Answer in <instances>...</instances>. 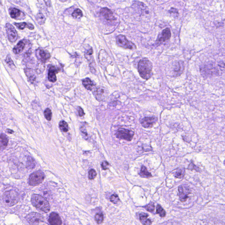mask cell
<instances>
[{"mask_svg":"<svg viewBox=\"0 0 225 225\" xmlns=\"http://www.w3.org/2000/svg\"><path fill=\"white\" fill-rule=\"evenodd\" d=\"M59 127L61 130L64 133H66L68 131V125L65 121H61L59 123Z\"/></svg>","mask_w":225,"mask_h":225,"instance_id":"obj_25","label":"cell"},{"mask_svg":"<svg viewBox=\"0 0 225 225\" xmlns=\"http://www.w3.org/2000/svg\"><path fill=\"white\" fill-rule=\"evenodd\" d=\"M97 173L96 171L94 169H91L88 173V178L89 180H94L97 176Z\"/></svg>","mask_w":225,"mask_h":225,"instance_id":"obj_35","label":"cell"},{"mask_svg":"<svg viewBox=\"0 0 225 225\" xmlns=\"http://www.w3.org/2000/svg\"><path fill=\"white\" fill-rule=\"evenodd\" d=\"M183 70V64L182 62H178L175 65V71L176 74H180L182 73Z\"/></svg>","mask_w":225,"mask_h":225,"instance_id":"obj_26","label":"cell"},{"mask_svg":"<svg viewBox=\"0 0 225 225\" xmlns=\"http://www.w3.org/2000/svg\"><path fill=\"white\" fill-rule=\"evenodd\" d=\"M7 133H10V134H12V133H14L13 131V130H10V129H7Z\"/></svg>","mask_w":225,"mask_h":225,"instance_id":"obj_41","label":"cell"},{"mask_svg":"<svg viewBox=\"0 0 225 225\" xmlns=\"http://www.w3.org/2000/svg\"><path fill=\"white\" fill-rule=\"evenodd\" d=\"M11 17L16 19H23L24 18L25 14L19 9L15 8H11L9 9Z\"/></svg>","mask_w":225,"mask_h":225,"instance_id":"obj_12","label":"cell"},{"mask_svg":"<svg viewBox=\"0 0 225 225\" xmlns=\"http://www.w3.org/2000/svg\"><path fill=\"white\" fill-rule=\"evenodd\" d=\"M3 201L4 204L8 207H11L16 205L19 200L18 193L14 191L5 192L3 195Z\"/></svg>","mask_w":225,"mask_h":225,"instance_id":"obj_3","label":"cell"},{"mask_svg":"<svg viewBox=\"0 0 225 225\" xmlns=\"http://www.w3.org/2000/svg\"><path fill=\"white\" fill-rule=\"evenodd\" d=\"M93 93L96 99L99 101L104 100L108 94L107 90L101 86L97 87Z\"/></svg>","mask_w":225,"mask_h":225,"instance_id":"obj_10","label":"cell"},{"mask_svg":"<svg viewBox=\"0 0 225 225\" xmlns=\"http://www.w3.org/2000/svg\"><path fill=\"white\" fill-rule=\"evenodd\" d=\"M36 19H37L38 23L40 25H42L44 24L45 20V17L43 16V14L41 13H39L36 16Z\"/></svg>","mask_w":225,"mask_h":225,"instance_id":"obj_28","label":"cell"},{"mask_svg":"<svg viewBox=\"0 0 225 225\" xmlns=\"http://www.w3.org/2000/svg\"><path fill=\"white\" fill-rule=\"evenodd\" d=\"M82 84L88 90H92L94 87V84L90 79L86 78L82 81Z\"/></svg>","mask_w":225,"mask_h":225,"instance_id":"obj_21","label":"cell"},{"mask_svg":"<svg viewBox=\"0 0 225 225\" xmlns=\"http://www.w3.org/2000/svg\"><path fill=\"white\" fill-rule=\"evenodd\" d=\"M139 175L141 176L144 178H148L152 176L151 174L148 172L146 167L144 166H142Z\"/></svg>","mask_w":225,"mask_h":225,"instance_id":"obj_23","label":"cell"},{"mask_svg":"<svg viewBox=\"0 0 225 225\" xmlns=\"http://www.w3.org/2000/svg\"><path fill=\"white\" fill-rule=\"evenodd\" d=\"M83 16L82 12L80 9L77 8L73 12L72 16L75 18H80Z\"/></svg>","mask_w":225,"mask_h":225,"instance_id":"obj_29","label":"cell"},{"mask_svg":"<svg viewBox=\"0 0 225 225\" xmlns=\"http://www.w3.org/2000/svg\"><path fill=\"white\" fill-rule=\"evenodd\" d=\"M48 222L51 225H61L62 220L60 216L55 212H52L49 216Z\"/></svg>","mask_w":225,"mask_h":225,"instance_id":"obj_13","label":"cell"},{"mask_svg":"<svg viewBox=\"0 0 225 225\" xmlns=\"http://www.w3.org/2000/svg\"><path fill=\"white\" fill-rule=\"evenodd\" d=\"M171 33L169 28L164 29L158 38V41L159 43H162L169 40L171 38Z\"/></svg>","mask_w":225,"mask_h":225,"instance_id":"obj_15","label":"cell"},{"mask_svg":"<svg viewBox=\"0 0 225 225\" xmlns=\"http://www.w3.org/2000/svg\"><path fill=\"white\" fill-rule=\"evenodd\" d=\"M95 219L98 224H101L103 221V215L102 213L96 214L95 216Z\"/></svg>","mask_w":225,"mask_h":225,"instance_id":"obj_31","label":"cell"},{"mask_svg":"<svg viewBox=\"0 0 225 225\" xmlns=\"http://www.w3.org/2000/svg\"><path fill=\"white\" fill-rule=\"evenodd\" d=\"M26 220L29 224H39L44 221V218L41 214L37 212H32L26 217Z\"/></svg>","mask_w":225,"mask_h":225,"instance_id":"obj_6","label":"cell"},{"mask_svg":"<svg viewBox=\"0 0 225 225\" xmlns=\"http://www.w3.org/2000/svg\"><path fill=\"white\" fill-rule=\"evenodd\" d=\"M66 1H67V0H60V1H61V2H62V3L66 2Z\"/></svg>","mask_w":225,"mask_h":225,"instance_id":"obj_42","label":"cell"},{"mask_svg":"<svg viewBox=\"0 0 225 225\" xmlns=\"http://www.w3.org/2000/svg\"><path fill=\"white\" fill-rule=\"evenodd\" d=\"M15 25L17 28L20 29H24L25 28L32 30L34 29V26L30 24L26 23H15Z\"/></svg>","mask_w":225,"mask_h":225,"instance_id":"obj_20","label":"cell"},{"mask_svg":"<svg viewBox=\"0 0 225 225\" xmlns=\"http://www.w3.org/2000/svg\"><path fill=\"white\" fill-rule=\"evenodd\" d=\"M156 213L159 214L160 217H162V218H163L166 216V212H165L164 210L163 209L162 207L160 205H158V206H157Z\"/></svg>","mask_w":225,"mask_h":225,"instance_id":"obj_27","label":"cell"},{"mask_svg":"<svg viewBox=\"0 0 225 225\" xmlns=\"http://www.w3.org/2000/svg\"><path fill=\"white\" fill-rule=\"evenodd\" d=\"M77 109H78V114H79V116L81 117L85 115V113L84 112V110H83L82 108L81 107H78L77 108Z\"/></svg>","mask_w":225,"mask_h":225,"instance_id":"obj_39","label":"cell"},{"mask_svg":"<svg viewBox=\"0 0 225 225\" xmlns=\"http://www.w3.org/2000/svg\"><path fill=\"white\" fill-rule=\"evenodd\" d=\"M109 166H110V165H109V163L107 161H103L102 163V168L103 170H107L109 169Z\"/></svg>","mask_w":225,"mask_h":225,"instance_id":"obj_38","label":"cell"},{"mask_svg":"<svg viewBox=\"0 0 225 225\" xmlns=\"http://www.w3.org/2000/svg\"><path fill=\"white\" fill-rule=\"evenodd\" d=\"M44 117H45V118L48 121H51V119H52V112L50 109L47 108V109L44 110Z\"/></svg>","mask_w":225,"mask_h":225,"instance_id":"obj_30","label":"cell"},{"mask_svg":"<svg viewBox=\"0 0 225 225\" xmlns=\"http://www.w3.org/2000/svg\"><path fill=\"white\" fill-rule=\"evenodd\" d=\"M45 178V175L41 171H37L31 174L29 177V183L32 186H36L41 184Z\"/></svg>","mask_w":225,"mask_h":225,"instance_id":"obj_4","label":"cell"},{"mask_svg":"<svg viewBox=\"0 0 225 225\" xmlns=\"http://www.w3.org/2000/svg\"><path fill=\"white\" fill-rule=\"evenodd\" d=\"M154 204L153 202H150L147 205V206H145V208L147 211L149 212H153L154 210Z\"/></svg>","mask_w":225,"mask_h":225,"instance_id":"obj_36","label":"cell"},{"mask_svg":"<svg viewBox=\"0 0 225 225\" xmlns=\"http://www.w3.org/2000/svg\"><path fill=\"white\" fill-rule=\"evenodd\" d=\"M6 30L7 32L8 38L11 42H15L18 38V34L13 27L10 24L6 25Z\"/></svg>","mask_w":225,"mask_h":225,"instance_id":"obj_8","label":"cell"},{"mask_svg":"<svg viewBox=\"0 0 225 225\" xmlns=\"http://www.w3.org/2000/svg\"><path fill=\"white\" fill-rule=\"evenodd\" d=\"M152 64L148 59L144 58L139 61L138 71L140 76L144 79L148 80L152 75Z\"/></svg>","mask_w":225,"mask_h":225,"instance_id":"obj_1","label":"cell"},{"mask_svg":"<svg viewBox=\"0 0 225 225\" xmlns=\"http://www.w3.org/2000/svg\"><path fill=\"white\" fill-rule=\"evenodd\" d=\"M100 13L102 16L104 17L107 20L109 21H114L116 20L115 17L113 16L112 11L107 8H101Z\"/></svg>","mask_w":225,"mask_h":225,"instance_id":"obj_14","label":"cell"},{"mask_svg":"<svg viewBox=\"0 0 225 225\" xmlns=\"http://www.w3.org/2000/svg\"><path fill=\"white\" fill-rule=\"evenodd\" d=\"M110 201L112 202L113 204H117L120 201L118 195L116 194H112V196L110 197Z\"/></svg>","mask_w":225,"mask_h":225,"instance_id":"obj_33","label":"cell"},{"mask_svg":"<svg viewBox=\"0 0 225 225\" xmlns=\"http://www.w3.org/2000/svg\"><path fill=\"white\" fill-rule=\"evenodd\" d=\"M157 121L158 119L155 117L144 118L141 121L142 125L145 128H149L153 126Z\"/></svg>","mask_w":225,"mask_h":225,"instance_id":"obj_11","label":"cell"},{"mask_svg":"<svg viewBox=\"0 0 225 225\" xmlns=\"http://www.w3.org/2000/svg\"><path fill=\"white\" fill-rule=\"evenodd\" d=\"M134 135V132L124 128H120L116 133V136L118 138L126 140H132Z\"/></svg>","mask_w":225,"mask_h":225,"instance_id":"obj_7","label":"cell"},{"mask_svg":"<svg viewBox=\"0 0 225 225\" xmlns=\"http://www.w3.org/2000/svg\"><path fill=\"white\" fill-rule=\"evenodd\" d=\"M199 169L197 168V167H196L193 162L191 163V164H190L188 168V169H189V170H195L196 171H200L198 170Z\"/></svg>","mask_w":225,"mask_h":225,"instance_id":"obj_37","label":"cell"},{"mask_svg":"<svg viewBox=\"0 0 225 225\" xmlns=\"http://www.w3.org/2000/svg\"><path fill=\"white\" fill-rule=\"evenodd\" d=\"M57 72L55 66H50L48 73V79L51 82H55L56 81V74Z\"/></svg>","mask_w":225,"mask_h":225,"instance_id":"obj_16","label":"cell"},{"mask_svg":"<svg viewBox=\"0 0 225 225\" xmlns=\"http://www.w3.org/2000/svg\"><path fill=\"white\" fill-rule=\"evenodd\" d=\"M39 59L42 62H45L50 57V53L47 51L43 50H39Z\"/></svg>","mask_w":225,"mask_h":225,"instance_id":"obj_18","label":"cell"},{"mask_svg":"<svg viewBox=\"0 0 225 225\" xmlns=\"http://www.w3.org/2000/svg\"><path fill=\"white\" fill-rule=\"evenodd\" d=\"M29 72H30L29 69L27 70V71H26V74H27V76L28 77L29 81L31 82H33L34 81L35 79V77L33 73H32L33 72L30 73Z\"/></svg>","mask_w":225,"mask_h":225,"instance_id":"obj_32","label":"cell"},{"mask_svg":"<svg viewBox=\"0 0 225 225\" xmlns=\"http://www.w3.org/2000/svg\"><path fill=\"white\" fill-rule=\"evenodd\" d=\"M179 196L180 201L184 202L188 198V195L191 193L189 187L187 185H181L179 187Z\"/></svg>","mask_w":225,"mask_h":225,"instance_id":"obj_9","label":"cell"},{"mask_svg":"<svg viewBox=\"0 0 225 225\" xmlns=\"http://www.w3.org/2000/svg\"><path fill=\"white\" fill-rule=\"evenodd\" d=\"M148 214L145 213H142L140 214L139 218L141 222L143 225H150L152 224L151 221L148 219Z\"/></svg>","mask_w":225,"mask_h":225,"instance_id":"obj_19","label":"cell"},{"mask_svg":"<svg viewBox=\"0 0 225 225\" xmlns=\"http://www.w3.org/2000/svg\"><path fill=\"white\" fill-rule=\"evenodd\" d=\"M31 203L37 209L48 213L50 210V205L49 202L43 196L38 194H33L32 196Z\"/></svg>","mask_w":225,"mask_h":225,"instance_id":"obj_2","label":"cell"},{"mask_svg":"<svg viewBox=\"0 0 225 225\" xmlns=\"http://www.w3.org/2000/svg\"><path fill=\"white\" fill-rule=\"evenodd\" d=\"M117 43L118 46L129 50H134L136 49L135 44L129 41L126 37L122 35H120L116 37Z\"/></svg>","mask_w":225,"mask_h":225,"instance_id":"obj_5","label":"cell"},{"mask_svg":"<svg viewBox=\"0 0 225 225\" xmlns=\"http://www.w3.org/2000/svg\"><path fill=\"white\" fill-rule=\"evenodd\" d=\"M224 164L225 165V160H224Z\"/></svg>","mask_w":225,"mask_h":225,"instance_id":"obj_43","label":"cell"},{"mask_svg":"<svg viewBox=\"0 0 225 225\" xmlns=\"http://www.w3.org/2000/svg\"><path fill=\"white\" fill-rule=\"evenodd\" d=\"M185 169H178L175 172L174 175L176 178L179 179H182L185 176Z\"/></svg>","mask_w":225,"mask_h":225,"instance_id":"obj_24","label":"cell"},{"mask_svg":"<svg viewBox=\"0 0 225 225\" xmlns=\"http://www.w3.org/2000/svg\"><path fill=\"white\" fill-rule=\"evenodd\" d=\"M5 61H6V63L11 68H14V67H15V65H14L13 62L11 58L10 57L9 55L7 56L6 60H5Z\"/></svg>","mask_w":225,"mask_h":225,"instance_id":"obj_34","label":"cell"},{"mask_svg":"<svg viewBox=\"0 0 225 225\" xmlns=\"http://www.w3.org/2000/svg\"><path fill=\"white\" fill-rule=\"evenodd\" d=\"M26 45V41L25 40H23L18 42L15 47L13 48V51L15 54H18L22 52L24 50Z\"/></svg>","mask_w":225,"mask_h":225,"instance_id":"obj_17","label":"cell"},{"mask_svg":"<svg viewBox=\"0 0 225 225\" xmlns=\"http://www.w3.org/2000/svg\"><path fill=\"white\" fill-rule=\"evenodd\" d=\"M8 137L4 134L1 135V147L2 149L5 148L8 144Z\"/></svg>","mask_w":225,"mask_h":225,"instance_id":"obj_22","label":"cell"},{"mask_svg":"<svg viewBox=\"0 0 225 225\" xmlns=\"http://www.w3.org/2000/svg\"><path fill=\"white\" fill-rule=\"evenodd\" d=\"M81 133L82 134H83L85 136H88V134H87V132H86V130L84 127H81Z\"/></svg>","mask_w":225,"mask_h":225,"instance_id":"obj_40","label":"cell"}]
</instances>
